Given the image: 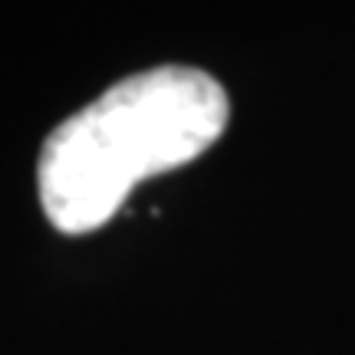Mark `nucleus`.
<instances>
[{
	"instance_id": "1",
	"label": "nucleus",
	"mask_w": 355,
	"mask_h": 355,
	"mask_svg": "<svg viewBox=\"0 0 355 355\" xmlns=\"http://www.w3.org/2000/svg\"><path fill=\"white\" fill-rule=\"evenodd\" d=\"M230 119L224 86L194 66L119 79L53 128L37 162L43 214L63 234L109 224L145 178L191 165Z\"/></svg>"
}]
</instances>
